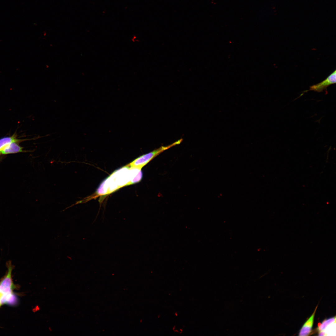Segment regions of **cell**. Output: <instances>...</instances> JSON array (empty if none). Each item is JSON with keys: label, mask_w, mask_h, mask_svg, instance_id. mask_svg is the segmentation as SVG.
<instances>
[{"label": "cell", "mask_w": 336, "mask_h": 336, "mask_svg": "<svg viewBox=\"0 0 336 336\" xmlns=\"http://www.w3.org/2000/svg\"><path fill=\"white\" fill-rule=\"evenodd\" d=\"M130 167L128 164L116 170L103 182L107 194L128 185L130 180Z\"/></svg>", "instance_id": "6da1fadb"}, {"label": "cell", "mask_w": 336, "mask_h": 336, "mask_svg": "<svg viewBox=\"0 0 336 336\" xmlns=\"http://www.w3.org/2000/svg\"><path fill=\"white\" fill-rule=\"evenodd\" d=\"M18 140L13 137H6L0 139V154L2 150L7 146L13 142H17Z\"/></svg>", "instance_id": "9c48e42d"}, {"label": "cell", "mask_w": 336, "mask_h": 336, "mask_svg": "<svg viewBox=\"0 0 336 336\" xmlns=\"http://www.w3.org/2000/svg\"><path fill=\"white\" fill-rule=\"evenodd\" d=\"M7 264V273L0 283V296L8 302L14 296L12 293L14 286L11 276L12 266L10 261Z\"/></svg>", "instance_id": "3957f363"}, {"label": "cell", "mask_w": 336, "mask_h": 336, "mask_svg": "<svg viewBox=\"0 0 336 336\" xmlns=\"http://www.w3.org/2000/svg\"><path fill=\"white\" fill-rule=\"evenodd\" d=\"M336 316L331 317L327 319L324 320L322 322L319 323L318 324L316 330L319 332L321 331H324L326 328L332 323H335Z\"/></svg>", "instance_id": "ba28073f"}, {"label": "cell", "mask_w": 336, "mask_h": 336, "mask_svg": "<svg viewBox=\"0 0 336 336\" xmlns=\"http://www.w3.org/2000/svg\"><path fill=\"white\" fill-rule=\"evenodd\" d=\"M130 180L128 185L133 184L139 182L142 178L141 169L130 167Z\"/></svg>", "instance_id": "52a82bcc"}, {"label": "cell", "mask_w": 336, "mask_h": 336, "mask_svg": "<svg viewBox=\"0 0 336 336\" xmlns=\"http://www.w3.org/2000/svg\"><path fill=\"white\" fill-rule=\"evenodd\" d=\"M318 335L319 336H326V333L324 331H319L318 332Z\"/></svg>", "instance_id": "30bf717a"}, {"label": "cell", "mask_w": 336, "mask_h": 336, "mask_svg": "<svg viewBox=\"0 0 336 336\" xmlns=\"http://www.w3.org/2000/svg\"><path fill=\"white\" fill-rule=\"evenodd\" d=\"M336 72L335 70L324 80L317 84L310 86L309 91L320 92L326 89L329 86L336 83Z\"/></svg>", "instance_id": "277c9868"}, {"label": "cell", "mask_w": 336, "mask_h": 336, "mask_svg": "<svg viewBox=\"0 0 336 336\" xmlns=\"http://www.w3.org/2000/svg\"><path fill=\"white\" fill-rule=\"evenodd\" d=\"M315 307L314 311L310 317L306 320L301 328L298 335L300 336H306L311 335L312 328L314 324V318L318 307Z\"/></svg>", "instance_id": "5b68a950"}, {"label": "cell", "mask_w": 336, "mask_h": 336, "mask_svg": "<svg viewBox=\"0 0 336 336\" xmlns=\"http://www.w3.org/2000/svg\"><path fill=\"white\" fill-rule=\"evenodd\" d=\"M17 142H13L8 145L2 150L0 154H6L23 152V148Z\"/></svg>", "instance_id": "8992f818"}, {"label": "cell", "mask_w": 336, "mask_h": 336, "mask_svg": "<svg viewBox=\"0 0 336 336\" xmlns=\"http://www.w3.org/2000/svg\"><path fill=\"white\" fill-rule=\"evenodd\" d=\"M182 141L181 139L172 144L166 146H161L158 148L146 154H144L135 159L129 165L131 167L141 169L152 159L164 151L177 144H180Z\"/></svg>", "instance_id": "7a4b0ae2"}]
</instances>
